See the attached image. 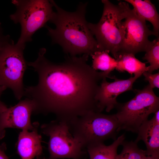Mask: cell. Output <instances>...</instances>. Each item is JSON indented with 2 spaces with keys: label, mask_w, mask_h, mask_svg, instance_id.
<instances>
[{
  "label": "cell",
  "mask_w": 159,
  "mask_h": 159,
  "mask_svg": "<svg viewBox=\"0 0 159 159\" xmlns=\"http://www.w3.org/2000/svg\"><path fill=\"white\" fill-rule=\"evenodd\" d=\"M145 159H159L151 156H146Z\"/></svg>",
  "instance_id": "24"
},
{
  "label": "cell",
  "mask_w": 159,
  "mask_h": 159,
  "mask_svg": "<svg viewBox=\"0 0 159 159\" xmlns=\"http://www.w3.org/2000/svg\"><path fill=\"white\" fill-rule=\"evenodd\" d=\"M125 138L123 134L110 145H106L102 143L87 147L86 148L90 159H116L118 147L121 145Z\"/></svg>",
  "instance_id": "16"
},
{
  "label": "cell",
  "mask_w": 159,
  "mask_h": 159,
  "mask_svg": "<svg viewBox=\"0 0 159 159\" xmlns=\"http://www.w3.org/2000/svg\"><path fill=\"white\" fill-rule=\"evenodd\" d=\"M145 77V80L149 82V85L152 89L159 88V72L152 74V73L145 72L143 74Z\"/></svg>",
  "instance_id": "20"
},
{
  "label": "cell",
  "mask_w": 159,
  "mask_h": 159,
  "mask_svg": "<svg viewBox=\"0 0 159 159\" xmlns=\"http://www.w3.org/2000/svg\"><path fill=\"white\" fill-rule=\"evenodd\" d=\"M46 52L40 49L37 59L27 62L39 78L36 86L24 88V96L33 102V112L53 113L56 120L68 123L90 112H100L95 97L102 80L107 77L87 64L89 56H68L55 63L46 58Z\"/></svg>",
  "instance_id": "1"
},
{
  "label": "cell",
  "mask_w": 159,
  "mask_h": 159,
  "mask_svg": "<svg viewBox=\"0 0 159 159\" xmlns=\"http://www.w3.org/2000/svg\"><path fill=\"white\" fill-rule=\"evenodd\" d=\"M109 53L107 50L97 51L90 56L92 59V68L95 71L101 70L108 78H111L110 73L115 69L117 62L115 58L109 55Z\"/></svg>",
  "instance_id": "17"
},
{
  "label": "cell",
  "mask_w": 159,
  "mask_h": 159,
  "mask_svg": "<svg viewBox=\"0 0 159 159\" xmlns=\"http://www.w3.org/2000/svg\"><path fill=\"white\" fill-rule=\"evenodd\" d=\"M103 10L99 22H88L89 29L96 40L100 51L107 50L115 59L120 52L122 40V20L130 7L126 2L117 5L108 0H102Z\"/></svg>",
  "instance_id": "3"
},
{
  "label": "cell",
  "mask_w": 159,
  "mask_h": 159,
  "mask_svg": "<svg viewBox=\"0 0 159 159\" xmlns=\"http://www.w3.org/2000/svg\"><path fill=\"white\" fill-rule=\"evenodd\" d=\"M12 3L16 10L10 15V19L21 26V34L16 44L25 49L26 43L32 41L33 34L45 27L51 19L54 12L53 6L47 0H15Z\"/></svg>",
  "instance_id": "6"
},
{
  "label": "cell",
  "mask_w": 159,
  "mask_h": 159,
  "mask_svg": "<svg viewBox=\"0 0 159 159\" xmlns=\"http://www.w3.org/2000/svg\"><path fill=\"white\" fill-rule=\"evenodd\" d=\"M55 8L49 22L55 26L52 29L46 25L48 34L53 44H57L70 56L87 54L100 51L97 41L89 29L85 17L87 3H80L76 10L69 12L59 6L53 0Z\"/></svg>",
  "instance_id": "2"
},
{
  "label": "cell",
  "mask_w": 159,
  "mask_h": 159,
  "mask_svg": "<svg viewBox=\"0 0 159 159\" xmlns=\"http://www.w3.org/2000/svg\"><path fill=\"white\" fill-rule=\"evenodd\" d=\"M134 91L135 95L132 99L124 103L118 102L115 108L118 132L124 130L137 133L149 115L159 110V97L149 84L141 90Z\"/></svg>",
  "instance_id": "5"
},
{
  "label": "cell",
  "mask_w": 159,
  "mask_h": 159,
  "mask_svg": "<svg viewBox=\"0 0 159 159\" xmlns=\"http://www.w3.org/2000/svg\"><path fill=\"white\" fill-rule=\"evenodd\" d=\"M121 145L123 147L121 153L118 154L117 159H145V150L140 149L134 141L124 140Z\"/></svg>",
  "instance_id": "18"
},
{
  "label": "cell",
  "mask_w": 159,
  "mask_h": 159,
  "mask_svg": "<svg viewBox=\"0 0 159 159\" xmlns=\"http://www.w3.org/2000/svg\"><path fill=\"white\" fill-rule=\"evenodd\" d=\"M131 4L137 14L152 24L153 31L159 35V15L155 5L150 0H125Z\"/></svg>",
  "instance_id": "14"
},
{
  "label": "cell",
  "mask_w": 159,
  "mask_h": 159,
  "mask_svg": "<svg viewBox=\"0 0 159 159\" xmlns=\"http://www.w3.org/2000/svg\"><path fill=\"white\" fill-rule=\"evenodd\" d=\"M141 75L131 76L126 80L119 79L115 76L112 82H108L106 78H103L100 83L95 99L100 112L105 109L107 112L115 108L118 102L116 98L120 94L125 92L132 90L133 83Z\"/></svg>",
  "instance_id": "11"
},
{
  "label": "cell",
  "mask_w": 159,
  "mask_h": 159,
  "mask_svg": "<svg viewBox=\"0 0 159 159\" xmlns=\"http://www.w3.org/2000/svg\"><path fill=\"white\" fill-rule=\"evenodd\" d=\"M39 123L35 122L34 128L31 132L23 130L18 137L17 150L22 159L40 158L42 153L41 136L38 132Z\"/></svg>",
  "instance_id": "13"
},
{
  "label": "cell",
  "mask_w": 159,
  "mask_h": 159,
  "mask_svg": "<svg viewBox=\"0 0 159 159\" xmlns=\"http://www.w3.org/2000/svg\"><path fill=\"white\" fill-rule=\"evenodd\" d=\"M6 89L5 87L0 86V97L3 92Z\"/></svg>",
  "instance_id": "23"
},
{
  "label": "cell",
  "mask_w": 159,
  "mask_h": 159,
  "mask_svg": "<svg viewBox=\"0 0 159 159\" xmlns=\"http://www.w3.org/2000/svg\"><path fill=\"white\" fill-rule=\"evenodd\" d=\"M72 136L83 148L116 139L118 127L115 114L106 115L91 111L67 123Z\"/></svg>",
  "instance_id": "4"
},
{
  "label": "cell",
  "mask_w": 159,
  "mask_h": 159,
  "mask_svg": "<svg viewBox=\"0 0 159 159\" xmlns=\"http://www.w3.org/2000/svg\"><path fill=\"white\" fill-rule=\"evenodd\" d=\"M145 53L142 59L147 60L150 64L147 72L152 73L153 71L158 69L159 68V37L153 41L151 45Z\"/></svg>",
  "instance_id": "19"
},
{
  "label": "cell",
  "mask_w": 159,
  "mask_h": 159,
  "mask_svg": "<svg viewBox=\"0 0 159 159\" xmlns=\"http://www.w3.org/2000/svg\"><path fill=\"white\" fill-rule=\"evenodd\" d=\"M41 132L49 137L47 159H81L86 155L81 143L72 136L67 124L57 120L41 126Z\"/></svg>",
  "instance_id": "8"
},
{
  "label": "cell",
  "mask_w": 159,
  "mask_h": 159,
  "mask_svg": "<svg viewBox=\"0 0 159 159\" xmlns=\"http://www.w3.org/2000/svg\"><path fill=\"white\" fill-rule=\"evenodd\" d=\"M154 114L151 119L147 120L140 127L134 142L138 143L143 141L146 148V156L159 159V110Z\"/></svg>",
  "instance_id": "12"
},
{
  "label": "cell",
  "mask_w": 159,
  "mask_h": 159,
  "mask_svg": "<svg viewBox=\"0 0 159 159\" xmlns=\"http://www.w3.org/2000/svg\"><path fill=\"white\" fill-rule=\"evenodd\" d=\"M24 49L9 36L0 46V86L11 89L19 100L24 95L23 77L27 65Z\"/></svg>",
  "instance_id": "7"
},
{
  "label": "cell",
  "mask_w": 159,
  "mask_h": 159,
  "mask_svg": "<svg viewBox=\"0 0 159 159\" xmlns=\"http://www.w3.org/2000/svg\"><path fill=\"white\" fill-rule=\"evenodd\" d=\"M8 36V35L5 36L3 35L0 24V46L6 40Z\"/></svg>",
  "instance_id": "22"
},
{
  "label": "cell",
  "mask_w": 159,
  "mask_h": 159,
  "mask_svg": "<svg viewBox=\"0 0 159 159\" xmlns=\"http://www.w3.org/2000/svg\"><path fill=\"white\" fill-rule=\"evenodd\" d=\"M122 23V40L120 52L135 55L138 52H146L151 45L153 41L148 37L159 35L150 30L146 21L140 17L135 10L129 7Z\"/></svg>",
  "instance_id": "9"
},
{
  "label": "cell",
  "mask_w": 159,
  "mask_h": 159,
  "mask_svg": "<svg viewBox=\"0 0 159 159\" xmlns=\"http://www.w3.org/2000/svg\"><path fill=\"white\" fill-rule=\"evenodd\" d=\"M4 145L0 146V159H9L4 152Z\"/></svg>",
  "instance_id": "21"
},
{
  "label": "cell",
  "mask_w": 159,
  "mask_h": 159,
  "mask_svg": "<svg viewBox=\"0 0 159 159\" xmlns=\"http://www.w3.org/2000/svg\"><path fill=\"white\" fill-rule=\"evenodd\" d=\"M34 107L32 101L27 98L9 107L0 100V140L5 136L6 128L32 130L35 122L31 123L30 117Z\"/></svg>",
  "instance_id": "10"
},
{
  "label": "cell",
  "mask_w": 159,
  "mask_h": 159,
  "mask_svg": "<svg viewBox=\"0 0 159 159\" xmlns=\"http://www.w3.org/2000/svg\"><path fill=\"white\" fill-rule=\"evenodd\" d=\"M117 62L116 69L120 72H127L132 76L140 74L148 70L146 63L141 62L135 57V55L128 53H120L115 59Z\"/></svg>",
  "instance_id": "15"
}]
</instances>
